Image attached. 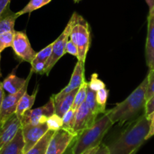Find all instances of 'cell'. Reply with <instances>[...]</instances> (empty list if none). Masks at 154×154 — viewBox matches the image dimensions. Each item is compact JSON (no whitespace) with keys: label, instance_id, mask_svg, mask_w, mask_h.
Here are the masks:
<instances>
[{"label":"cell","instance_id":"1","mask_svg":"<svg viewBox=\"0 0 154 154\" xmlns=\"http://www.w3.org/2000/svg\"><path fill=\"white\" fill-rule=\"evenodd\" d=\"M152 122L143 113L108 145L110 154H132L147 141Z\"/></svg>","mask_w":154,"mask_h":154},{"label":"cell","instance_id":"2","mask_svg":"<svg viewBox=\"0 0 154 154\" xmlns=\"http://www.w3.org/2000/svg\"><path fill=\"white\" fill-rule=\"evenodd\" d=\"M147 85V76L124 101L117 104L112 109L105 111L114 124L118 123L119 126H123L126 122L135 120L142 111L145 112Z\"/></svg>","mask_w":154,"mask_h":154},{"label":"cell","instance_id":"3","mask_svg":"<svg viewBox=\"0 0 154 154\" xmlns=\"http://www.w3.org/2000/svg\"><path fill=\"white\" fill-rule=\"evenodd\" d=\"M114 125L106 113L88 129L79 133L72 146V154H83L87 150L98 147L110 128Z\"/></svg>","mask_w":154,"mask_h":154},{"label":"cell","instance_id":"4","mask_svg":"<svg viewBox=\"0 0 154 154\" xmlns=\"http://www.w3.org/2000/svg\"><path fill=\"white\" fill-rule=\"evenodd\" d=\"M72 16L74 17V23L71 30L69 39L78 47V61L85 64L86 58L90 48V26L88 23L76 12H75Z\"/></svg>","mask_w":154,"mask_h":154},{"label":"cell","instance_id":"5","mask_svg":"<svg viewBox=\"0 0 154 154\" xmlns=\"http://www.w3.org/2000/svg\"><path fill=\"white\" fill-rule=\"evenodd\" d=\"M73 23L74 17L73 16H72V17L69 20V23H67L66 26L65 27L63 32L54 42L52 54H51L49 60L46 62V72H45L46 75H48L50 73V72L54 68L56 63L60 60V59H61V57L65 54H66V46L68 40L69 39V36H70L71 30H72Z\"/></svg>","mask_w":154,"mask_h":154},{"label":"cell","instance_id":"6","mask_svg":"<svg viewBox=\"0 0 154 154\" xmlns=\"http://www.w3.org/2000/svg\"><path fill=\"white\" fill-rule=\"evenodd\" d=\"M78 135L73 131L60 129L54 132L48 144L46 154H64Z\"/></svg>","mask_w":154,"mask_h":154},{"label":"cell","instance_id":"7","mask_svg":"<svg viewBox=\"0 0 154 154\" xmlns=\"http://www.w3.org/2000/svg\"><path fill=\"white\" fill-rule=\"evenodd\" d=\"M54 114H55V105L54 99L51 96L49 102L43 106L26 111L20 118L21 125L23 126L46 123L48 119Z\"/></svg>","mask_w":154,"mask_h":154},{"label":"cell","instance_id":"8","mask_svg":"<svg viewBox=\"0 0 154 154\" xmlns=\"http://www.w3.org/2000/svg\"><path fill=\"white\" fill-rule=\"evenodd\" d=\"M11 48L14 54L21 60L29 63L30 64L37 54L32 48L31 44L25 32H14Z\"/></svg>","mask_w":154,"mask_h":154},{"label":"cell","instance_id":"9","mask_svg":"<svg viewBox=\"0 0 154 154\" xmlns=\"http://www.w3.org/2000/svg\"><path fill=\"white\" fill-rule=\"evenodd\" d=\"M24 141L23 153L29 150L41 138L48 132L49 129L46 123L38 125H26L21 127Z\"/></svg>","mask_w":154,"mask_h":154},{"label":"cell","instance_id":"10","mask_svg":"<svg viewBox=\"0 0 154 154\" xmlns=\"http://www.w3.org/2000/svg\"><path fill=\"white\" fill-rule=\"evenodd\" d=\"M97 114H94L87 106L86 102L81 104L78 108L75 116V123L74 126V132L78 135L82 131L91 127L97 120Z\"/></svg>","mask_w":154,"mask_h":154},{"label":"cell","instance_id":"11","mask_svg":"<svg viewBox=\"0 0 154 154\" xmlns=\"http://www.w3.org/2000/svg\"><path fill=\"white\" fill-rule=\"evenodd\" d=\"M21 127L20 119L16 114L11 116L5 121L0 122V148L11 141Z\"/></svg>","mask_w":154,"mask_h":154},{"label":"cell","instance_id":"12","mask_svg":"<svg viewBox=\"0 0 154 154\" xmlns=\"http://www.w3.org/2000/svg\"><path fill=\"white\" fill-rule=\"evenodd\" d=\"M29 82V81H27L26 85L18 93L5 96L0 109V122L5 121L16 113L20 99L26 93Z\"/></svg>","mask_w":154,"mask_h":154},{"label":"cell","instance_id":"13","mask_svg":"<svg viewBox=\"0 0 154 154\" xmlns=\"http://www.w3.org/2000/svg\"><path fill=\"white\" fill-rule=\"evenodd\" d=\"M84 81H85V79H84V64L78 61V63L75 65L73 72H72L69 84L66 87H64L60 93L53 95V99L54 100H58V99L64 97L68 93L79 88Z\"/></svg>","mask_w":154,"mask_h":154},{"label":"cell","instance_id":"14","mask_svg":"<svg viewBox=\"0 0 154 154\" xmlns=\"http://www.w3.org/2000/svg\"><path fill=\"white\" fill-rule=\"evenodd\" d=\"M146 63L149 70L154 69V7L149 11L147 17V35L145 47Z\"/></svg>","mask_w":154,"mask_h":154},{"label":"cell","instance_id":"15","mask_svg":"<svg viewBox=\"0 0 154 154\" xmlns=\"http://www.w3.org/2000/svg\"><path fill=\"white\" fill-rule=\"evenodd\" d=\"M32 75V72H30L29 75L27 77L26 79H24V78L17 77L14 73L10 74L3 81V88L8 94H14V93H18L26 85L27 81H29Z\"/></svg>","mask_w":154,"mask_h":154},{"label":"cell","instance_id":"16","mask_svg":"<svg viewBox=\"0 0 154 154\" xmlns=\"http://www.w3.org/2000/svg\"><path fill=\"white\" fill-rule=\"evenodd\" d=\"M23 148L24 141L20 129L11 141L0 148V154H23Z\"/></svg>","mask_w":154,"mask_h":154},{"label":"cell","instance_id":"17","mask_svg":"<svg viewBox=\"0 0 154 154\" xmlns=\"http://www.w3.org/2000/svg\"><path fill=\"white\" fill-rule=\"evenodd\" d=\"M79 89V88H78ZM78 89L73 90L71 93H68L66 96L58 100L54 101V105H55V113L58 114L60 117H63V115L67 112L69 110L72 108L73 105L74 99H75V95L78 92ZM53 98V97H52Z\"/></svg>","mask_w":154,"mask_h":154},{"label":"cell","instance_id":"18","mask_svg":"<svg viewBox=\"0 0 154 154\" xmlns=\"http://www.w3.org/2000/svg\"><path fill=\"white\" fill-rule=\"evenodd\" d=\"M17 17V13H14L10 10V8H8L0 16V35L8 32L15 31L14 24Z\"/></svg>","mask_w":154,"mask_h":154},{"label":"cell","instance_id":"19","mask_svg":"<svg viewBox=\"0 0 154 154\" xmlns=\"http://www.w3.org/2000/svg\"><path fill=\"white\" fill-rule=\"evenodd\" d=\"M38 93V89L36 88V90H35L34 93L32 95L27 94V93H26L23 96L21 97V99H20L19 103H18L17 108L16 111V115L19 117L20 119L22 117V116L25 114L26 111H29L32 108V107L33 106L35 103V101L36 96H37Z\"/></svg>","mask_w":154,"mask_h":154},{"label":"cell","instance_id":"20","mask_svg":"<svg viewBox=\"0 0 154 154\" xmlns=\"http://www.w3.org/2000/svg\"><path fill=\"white\" fill-rule=\"evenodd\" d=\"M55 131L48 130V132L42 137L40 141L35 144L29 150L23 154H46L48 144Z\"/></svg>","mask_w":154,"mask_h":154},{"label":"cell","instance_id":"21","mask_svg":"<svg viewBox=\"0 0 154 154\" xmlns=\"http://www.w3.org/2000/svg\"><path fill=\"white\" fill-rule=\"evenodd\" d=\"M85 102L87 106L90 108V109L94 114H97V115H99V114H102V113L104 114L102 108L98 105L97 101H96V92L91 90L88 86H87V97H86Z\"/></svg>","mask_w":154,"mask_h":154},{"label":"cell","instance_id":"22","mask_svg":"<svg viewBox=\"0 0 154 154\" xmlns=\"http://www.w3.org/2000/svg\"><path fill=\"white\" fill-rule=\"evenodd\" d=\"M51 1V0H30L28 4L23 8L17 12V14L18 17H20L23 14H25L31 13V12L48 5Z\"/></svg>","mask_w":154,"mask_h":154},{"label":"cell","instance_id":"23","mask_svg":"<svg viewBox=\"0 0 154 154\" xmlns=\"http://www.w3.org/2000/svg\"><path fill=\"white\" fill-rule=\"evenodd\" d=\"M88 86V82L84 81L82 85L79 87L76 95H75V99H74L73 105H72V109L77 111L78 108L81 106V104L84 103L87 97V89Z\"/></svg>","mask_w":154,"mask_h":154},{"label":"cell","instance_id":"24","mask_svg":"<svg viewBox=\"0 0 154 154\" xmlns=\"http://www.w3.org/2000/svg\"><path fill=\"white\" fill-rule=\"evenodd\" d=\"M75 110L71 108L63 115V128L68 130L73 131L74 126L75 123V116H76ZM74 132V131H73Z\"/></svg>","mask_w":154,"mask_h":154},{"label":"cell","instance_id":"25","mask_svg":"<svg viewBox=\"0 0 154 154\" xmlns=\"http://www.w3.org/2000/svg\"><path fill=\"white\" fill-rule=\"evenodd\" d=\"M14 32L15 31L8 32L0 35V61H1V54L2 51L5 48L11 47L14 36Z\"/></svg>","mask_w":154,"mask_h":154},{"label":"cell","instance_id":"26","mask_svg":"<svg viewBox=\"0 0 154 154\" xmlns=\"http://www.w3.org/2000/svg\"><path fill=\"white\" fill-rule=\"evenodd\" d=\"M46 123L49 130L56 132L63 128V118L55 113L48 119Z\"/></svg>","mask_w":154,"mask_h":154},{"label":"cell","instance_id":"27","mask_svg":"<svg viewBox=\"0 0 154 154\" xmlns=\"http://www.w3.org/2000/svg\"><path fill=\"white\" fill-rule=\"evenodd\" d=\"M53 46H54V42H52L51 44L48 45V46L45 47V48L40 51L39 52H38L36 54L35 57L33 60L32 62H37V61H43V62H47L49 58L51 57V54H52V51H53Z\"/></svg>","mask_w":154,"mask_h":154},{"label":"cell","instance_id":"28","mask_svg":"<svg viewBox=\"0 0 154 154\" xmlns=\"http://www.w3.org/2000/svg\"><path fill=\"white\" fill-rule=\"evenodd\" d=\"M108 93L109 91L105 87L96 92V101H97L98 105L102 108L104 114L106 111V103L108 98Z\"/></svg>","mask_w":154,"mask_h":154},{"label":"cell","instance_id":"29","mask_svg":"<svg viewBox=\"0 0 154 154\" xmlns=\"http://www.w3.org/2000/svg\"><path fill=\"white\" fill-rule=\"evenodd\" d=\"M88 87L93 91L97 92L98 90L103 89L105 87V84L102 80L99 78V76L96 73L93 74L91 75V79L90 81L88 83Z\"/></svg>","mask_w":154,"mask_h":154},{"label":"cell","instance_id":"30","mask_svg":"<svg viewBox=\"0 0 154 154\" xmlns=\"http://www.w3.org/2000/svg\"><path fill=\"white\" fill-rule=\"evenodd\" d=\"M147 78H148V85H147V93H146L147 101L154 96V69L149 70Z\"/></svg>","mask_w":154,"mask_h":154},{"label":"cell","instance_id":"31","mask_svg":"<svg viewBox=\"0 0 154 154\" xmlns=\"http://www.w3.org/2000/svg\"><path fill=\"white\" fill-rule=\"evenodd\" d=\"M31 72H32V73L43 75V74H45V72H46V62H32L31 63Z\"/></svg>","mask_w":154,"mask_h":154},{"label":"cell","instance_id":"32","mask_svg":"<svg viewBox=\"0 0 154 154\" xmlns=\"http://www.w3.org/2000/svg\"><path fill=\"white\" fill-rule=\"evenodd\" d=\"M66 53L71 54L74 57H78V49L77 45L72 42V40L69 39L66 46Z\"/></svg>","mask_w":154,"mask_h":154},{"label":"cell","instance_id":"33","mask_svg":"<svg viewBox=\"0 0 154 154\" xmlns=\"http://www.w3.org/2000/svg\"><path fill=\"white\" fill-rule=\"evenodd\" d=\"M154 111V96H152L149 100L147 101L145 105V114L146 116L150 115Z\"/></svg>","mask_w":154,"mask_h":154},{"label":"cell","instance_id":"34","mask_svg":"<svg viewBox=\"0 0 154 154\" xmlns=\"http://www.w3.org/2000/svg\"><path fill=\"white\" fill-rule=\"evenodd\" d=\"M11 0H0V16L9 8Z\"/></svg>","mask_w":154,"mask_h":154},{"label":"cell","instance_id":"35","mask_svg":"<svg viewBox=\"0 0 154 154\" xmlns=\"http://www.w3.org/2000/svg\"><path fill=\"white\" fill-rule=\"evenodd\" d=\"M94 154H110L109 149H108V145L105 144H101L99 145V149L97 150V151Z\"/></svg>","mask_w":154,"mask_h":154},{"label":"cell","instance_id":"36","mask_svg":"<svg viewBox=\"0 0 154 154\" xmlns=\"http://www.w3.org/2000/svg\"><path fill=\"white\" fill-rule=\"evenodd\" d=\"M5 90L3 88L2 86V82H0V109H1V106H2V101L4 99L5 97Z\"/></svg>","mask_w":154,"mask_h":154},{"label":"cell","instance_id":"37","mask_svg":"<svg viewBox=\"0 0 154 154\" xmlns=\"http://www.w3.org/2000/svg\"><path fill=\"white\" fill-rule=\"evenodd\" d=\"M153 135H154V122H152L151 126H150V132H149L148 135H147V140H148L149 138L153 137Z\"/></svg>","mask_w":154,"mask_h":154},{"label":"cell","instance_id":"38","mask_svg":"<svg viewBox=\"0 0 154 154\" xmlns=\"http://www.w3.org/2000/svg\"><path fill=\"white\" fill-rule=\"evenodd\" d=\"M99 146H98V147H94V148L90 149V150H87V151H86L85 153H83V154H94L96 151H97V150L99 149Z\"/></svg>","mask_w":154,"mask_h":154},{"label":"cell","instance_id":"39","mask_svg":"<svg viewBox=\"0 0 154 154\" xmlns=\"http://www.w3.org/2000/svg\"><path fill=\"white\" fill-rule=\"evenodd\" d=\"M145 1L149 7V11L151 10L154 7V0H145Z\"/></svg>","mask_w":154,"mask_h":154},{"label":"cell","instance_id":"40","mask_svg":"<svg viewBox=\"0 0 154 154\" xmlns=\"http://www.w3.org/2000/svg\"><path fill=\"white\" fill-rule=\"evenodd\" d=\"M147 118H148L151 122H154V111L153 113H151L150 115L147 116Z\"/></svg>","mask_w":154,"mask_h":154},{"label":"cell","instance_id":"41","mask_svg":"<svg viewBox=\"0 0 154 154\" xmlns=\"http://www.w3.org/2000/svg\"><path fill=\"white\" fill-rule=\"evenodd\" d=\"M64 154H72V145L69 147V148L66 150V152Z\"/></svg>","mask_w":154,"mask_h":154},{"label":"cell","instance_id":"42","mask_svg":"<svg viewBox=\"0 0 154 154\" xmlns=\"http://www.w3.org/2000/svg\"><path fill=\"white\" fill-rule=\"evenodd\" d=\"M80 1H81V0H74V2H75V3H78V2H79Z\"/></svg>","mask_w":154,"mask_h":154},{"label":"cell","instance_id":"43","mask_svg":"<svg viewBox=\"0 0 154 154\" xmlns=\"http://www.w3.org/2000/svg\"><path fill=\"white\" fill-rule=\"evenodd\" d=\"M135 153H136V152H134V153H132V154H135Z\"/></svg>","mask_w":154,"mask_h":154}]
</instances>
